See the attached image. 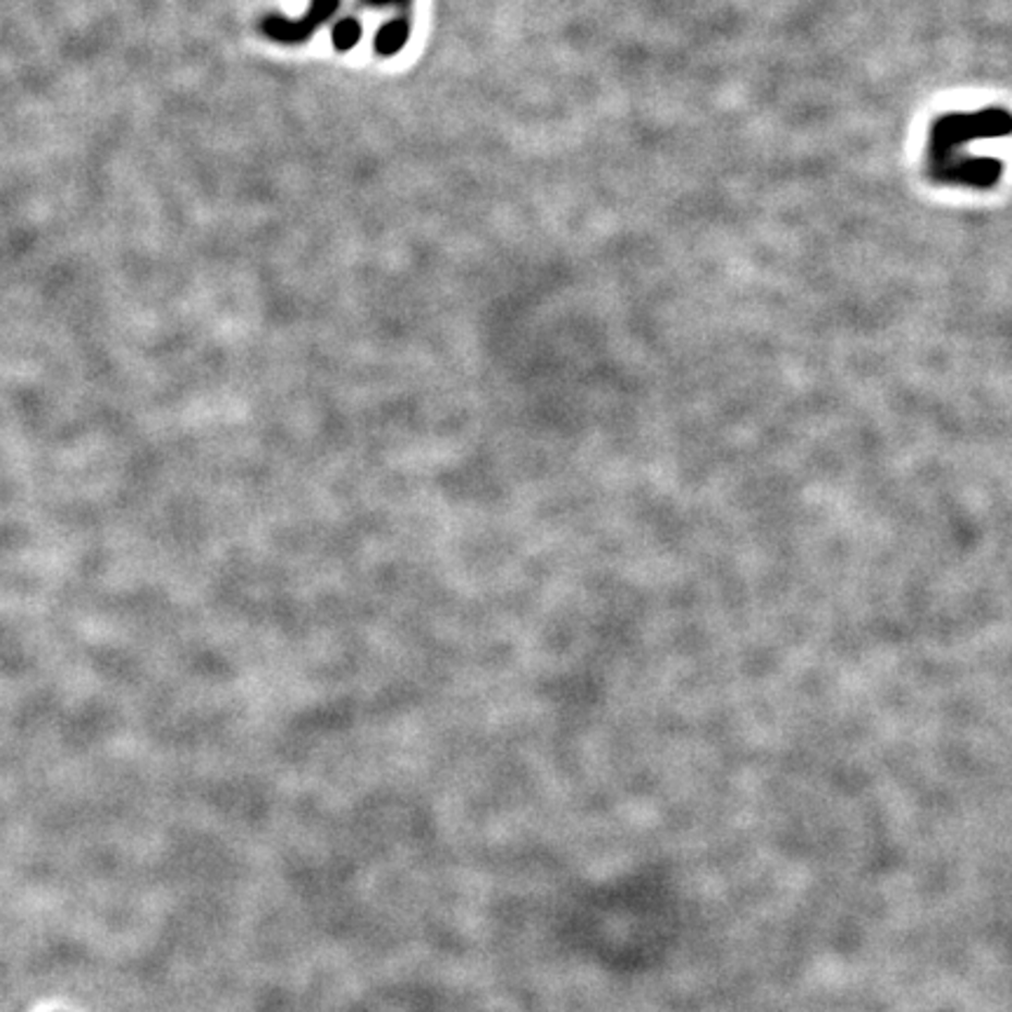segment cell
I'll return each instance as SVG.
<instances>
[{
	"label": "cell",
	"instance_id": "5",
	"mask_svg": "<svg viewBox=\"0 0 1012 1012\" xmlns=\"http://www.w3.org/2000/svg\"><path fill=\"white\" fill-rule=\"evenodd\" d=\"M366 3L385 8V5H401V3H406V0H366Z\"/></svg>",
	"mask_w": 1012,
	"mask_h": 1012
},
{
	"label": "cell",
	"instance_id": "1",
	"mask_svg": "<svg viewBox=\"0 0 1012 1012\" xmlns=\"http://www.w3.org/2000/svg\"><path fill=\"white\" fill-rule=\"evenodd\" d=\"M1012 134V115L1005 111H965L936 120L928 142V169L936 181L991 185L1001 174L999 162H983L971 155L987 138Z\"/></svg>",
	"mask_w": 1012,
	"mask_h": 1012
},
{
	"label": "cell",
	"instance_id": "3",
	"mask_svg": "<svg viewBox=\"0 0 1012 1012\" xmlns=\"http://www.w3.org/2000/svg\"><path fill=\"white\" fill-rule=\"evenodd\" d=\"M409 24L403 22V20H394V22H389L385 24L380 31H378V36H376V50L382 54V57H389V54H397L403 50V45L409 42Z\"/></svg>",
	"mask_w": 1012,
	"mask_h": 1012
},
{
	"label": "cell",
	"instance_id": "2",
	"mask_svg": "<svg viewBox=\"0 0 1012 1012\" xmlns=\"http://www.w3.org/2000/svg\"><path fill=\"white\" fill-rule=\"evenodd\" d=\"M338 8H340V0H313V5H309L303 20H289V17H279V14H270V17L263 20L260 28H263V34L277 42H286V45L303 42L313 36L315 31L331 17Z\"/></svg>",
	"mask_w": 1012,
	"mask_h": 1012
},
{
	"label": "cell",
	"instance_id": "4",
	"mask_svg": "<svg viewBox=\"0 0 1012 1012\" xmlns=\"http://www.w3.org/2000/svg\"><path fill=\"white\" fill-rule=\"evenodd\" d=\"M362 38V26L356 20L352 17H345V20H340L333 28V45H336V50L340 52H348L352 50L356 42H359Z\"/></svg>",
	"mask_w": 1012,
	"mask_h": 1012
}]
</instances>
